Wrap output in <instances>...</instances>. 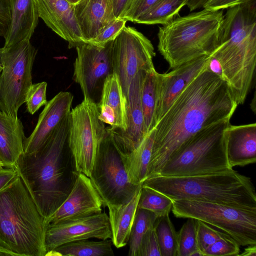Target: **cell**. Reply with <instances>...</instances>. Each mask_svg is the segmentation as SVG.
Listing matches in <instances>:
<instances>
[{
  "label": "cell",
  "mask_w": 256,
  "mask_h": 256,
  "mask_svg": "<svg viewBox=\"0 0 256 256\" xmlns=\"http://www.w3.org/2000/svg\"><path fill=\"white\" fill-rule=\"evenodd\" d=\"M238 106L222 76L208 66L199 73L176 96L154 128L146 179L156 176L180 146L201 129L230 120Z\"/></svg>",
  "instance_id": "1"
},
{
  "label": "cell",
  "mask_w": 256,
  "mask_h": 256,
  "mask_svg": "<svg viewBox=\"0 0 256 256\" xmlns=\"http://www.w3.org/2000/svg\"><path fill=\"white\" fill-rule=\"evenodd\" d=\"M70 113L38 151L24 153L16 166L46 220L70 193L79 174L69 146Z\"/></svg>",
  "instance_id": "2"
},
{
  "label": "cell",
  "mask_w": 256,
  "mask_h": 256,
  "mask_svg": "<svg viewBox=\"0 0 256 256\" xmlns=\"http://www.w3.org/2000/svg\"><path fill=\"white\" fill-rule=\"evenodd\" d=\"M211 56L220 63L237 104H244L256 66V0L228 8L219 44Z\"/></svg>",
  "instance_id": "3"
},
{
  "label": "cell",
  "mask_w": 256,
  "mask_h": 256,
  "mask_svg": "<svg viewBox=\"0 0 256 256\" xmlns=\"http://www.w3.org/2000/svg\"><path fill=\"white\" fill-rule=\"evenodd\" d=\"M47 226L18 174L0 190V256H46Z\"/></svg>",
  "instance_id": "4"
},
{
  "label": "cell",
  "mask_w": 256,
  "mask_h": 256,
  "mask_svg": "<svg viewBox=\"0 0 256 256\" xmlns=\"http://www.w3.org/2000/svg\"><path fill=\"white\" fill-rule=\"evenodd\" d=\"M142 184L172 200L206 202L256 208V192L250 178L233 168L191 176H158L146 180Z\"/></svg>",
  "instance_id": "5"
},
{
  "label": "cell",
  "mask_w": 256,
  "mask_h": 256,
  "mask_svg": "<svg viewBox=\"0 0 256 256\" xmlns=\"http://www.w3.org/2000/svg\"><path fill=\"white\" fill-rule=\"evenodd\" d=\"M224 15L222 10L204 8L160 27L158 48L170 68L211 56L220 42Z\"/></svg>",
  "instance_id": "6"
},
{
  "label": "cell",
  "mask_w": 256,
  "mask_h": 256,
  "mask_svg": "<svg viewBox=\"0 0 256 256\" xmlns=\"http://www.w3.org/2000/svg\"><path fill=\"white\" fill-rule=\"evenodd\" d=\"M230 124V120H226L201 129L180 146L156 176H191L232 168L227 160L224 136Z\"/></svg>",
  "instance_id": "7"
},
{
  "label": "cell",
  "mask_w": 256,
  "mask_h": 256,
  "mask_svg": "<svg viewBox=\"0 0 256 256\" xmlns=\"http://www.w3.org/2000/svg\"><path fill=\"white\" fill-rule=\"evenodd\" d=\"M172 210L178 218H192L217 228L240 246L256 244V208L216 202L172 200Z\"/></svg>",
  "instance_id": "8"
},
{
  "label": "cell",
  "mask_w": 256,
  "mask_h": 256,
  "mask_svg": "<svg viewBox=\"0 0 256 256\" xmlns=\"http://www.w3.org/2000/svg\"><path fill=\"white\" fill-rule=\"evenodd\" d=\"M37 50L30 40L0 48V110L18 118L32 85V70Z\"/></svg>",
  "instance_id": "9"
},
{
  "label": "cell",
  "mask_w": 256,
  "mask_h": 256,
  "mask_svg": "<svg viewBox=\"0 0 256 256\" xmlns=\"http://www.w3.org/2000/svg\"><path fill=\"white\" fill-rule=\"evenodd\" d=\"M90 178L104 206L108 208H118L128 203L142 185L130 182L118 148L107 128Z\"/></svg>",
  "instance_id": "10"
},
{
  "label": "cell",
  "mask_w": 256,
  "mask_h": 256,
  "mask_svg": "<svg viewBox=\"0 0 256 256\" xmlns=\"http://www.w3.org/2000/svg\"><path fill=\"white\" fill-rule=\"evenodd\" d=\"M97 104L84 100L70 112V150L77 171L90 177L106 128Z\"/></svg>",
  "instance_id": "11"
},
{
  "label": "cell",
  "mask_w": 256,
  "mask_h": 256,
  "mask_svg": "<svg viewBox=\"0 0 256 256\" xmlns=\"http://www.w3.org/2000/svg\"><path fill=\"white\" fill-rule=\"evenodd\" d=\"M114 40L104 45L82 42L76 48L77 57L74 64V80L82 90L84 99L98 104L104 86L114 74L112 62Z\"/></svg>",
  "instance_id": "12"
},
{
  "label": "cell",
  "mask_w": 256,
  "mask_h": 256,
  "mask_svg": "<svg viewBox=\"0 0 256 256\" xmlns=\"http://www.w3.org/2000/svg\"><path fill=\"white\" fill-rule=\"evenodd\" d=\"M155 56L151 42L132 27L126 26L114 40V70L118 77L125 98L132 81L138 72L154 68L153 58Z\"/></svg>",
  "instance_id": "13"
},
{
  "label": "cell",
  "mask_w": 256,
  "mask_h": 256,
  "mask_svg": "<svg viewBox=\"0 0 256 256\" xmlns=\"http://www.w3.org/2000/svg\"><path fill=\"white\" fill-rule=\"evenodd\" d=\"M108 216L105 212L67 220L47 226L45 245L47 252L64 244L96 238L112 239Z\"/></svg>",
  "instance_id": "14"
},
{
  "label": "cell",
  "mask_w": 256,
  "mask_h": 256,
  "mask_svg": "<svg viewBox=\"0 0 256 256\" xmlns=\"http://www.w3.org/2000/svg\"><path fill=\"white\" fill-rule=\"evenodd\" d=\"M211 56L178 66L170 72L156 74L154 127L176 96L199 73L208 66Z\"/></svg>",
  "instance_id": "15"
},
{
  "label": "cell",
  "mask_w": 256,
  "mask_h": 256,
  "mask_svg": "<svg viewBox=\"0 0 256 256\" xmlns=\"http://www.w3.org/2000/svg\"><path fill=\"white\" fill-rule=\"evenodd\" d=\"M148 70L138 72L130 84L126 98L127 116L126 128L124 132H113V136L122 156L134 150L148 134L141 104V92L143 80Z\"/></svg>",
  "instance_id": "16"
},
{
  "label": "cell",
  "mask_w": 256,
  "mask_h": 256,
  "mask_svg": "<svg viewBox=\"0 0 256 256\" xmlns=\"http://www.w3.org/2000/svg\"><path fill=\"white\" fill-rule=\"evenodd\" d=\"M103 206V200L90 178L80 172L67 198L46 222L48 225L100 213Z\"/></svg>",
  "instance_id": "17"
},
{
  "label": "cell",
  "mask_w": 256,
  "mask_h": 256,
  "mask_svg": "<svg viewBox=\"0 0 256 256\" xmlns=\"http://www.w3.org/2000/svg\"><path fill=\"white\" fill-rule=\"evenodd\" d=\"M38 16L55 33L68 43V48L86 42L74 12L67 0H36Z\"/></svg>",
  "instance_id": "18"
},
{
  "label": "cell",
  "mask_w": 256,
  "mask_h": 256,
  "mask_svg": "<svg viewBox=\"0 0 256 256\" xmlns=\"http://www.w3.org/2000/svg\"><path fill=\"white\" fill-rule=\"evenodd\" d=\"M73 98L70 92H60L47 102L33 132L24 140V153L36 152L48 142L70 114Z\"/></svg>",
  "instance_id": "19"
},
{
  "label": "cell",
  "mask_w": 256,
  "mask_h": 256,
  "mask_svg": "<svg viewBox=\"0 0 256 256\" xmlns=\"http://www.w3.org/2000/svg\"><path fill=\"white\" fill-rule=\"evenodd\" d=\"M227 160L231 168L256 162V124H230L224 132Z\"/></svg>",
  "instance_id": "20"
},
{
  "label": "cell",
  "mask_w": 256,
  "mask_h": 256,
  "mask_svg": "<svg viewBox=\"0 0 256 256\" xmlns=\"http://www.w3.org/2000/svg\"><path fill=\"white\" fill-rule=\"evenodd\" d=\"M74 12L86 42L89 43L116 20L112 0H80Z\"/></svg>",
  "instance_id": "21"
},
{
  "label": "cell",
  "mask_w": 256,
  "mask_h": 256,
  "mask_svg": "<svg viewBox=\"0 0 256 256\" xmlns=\"http://www.w3.org/2000/svg\"><path fill=\"white\" fill-rule=\"evenodd\" d=\"M98 106L100 110L99 118L110 126L108 127L110 130H125L127 126L126 98L116 74L108 76L106 80Z\"/></svg>",
  "instance_id": "22"
},
{
  "label": "cell",
  "mask_w": 256,
  "mask_h": 256,
  "mask_svg": "<svg viewBox=\"0 0 256 256\" xmlns=\"http://www.w3.org/2000/svg\"><path fill=\"white\" fill-rule=\"evenodd\" d=\"M26 138L21 120L0 110V164L3 168L16 169L24 153Z\"/></svg>",
  "instance_id": "23"
},
{
  "label": "cell",
  "mask_w": 256,
  "mask_h": 256,
  "mask_svg": "<svg viewBox=\"0 0 256 256\" xmlns=\"http://www.w3.org/2000/svg\"><path fill=\"white\" fill-rule=\"evenodd\" d=\"M12 14L10 29L4 38V48L30 40L38 22L36 0H10Z\"/></svg>",
  "instance_id": "24"
},
{
  "label": "cell",
  "mask_w": 256,
  "mask_h": 256,
  "mask_svg": "<svg viewBox=\"0 0 256 256\" xmlns=\"http://www.w3.org/2000/svg\"><path fill=\"white\" fill-rule=\"evenodd\" d=\"M142 185L131 200L118 208H108L112 234V244L117 248L126 246L128 242Z\"/></svg>",
  "instance_id": "25"
},
{
  "label": "cell",
  "mask_w": 256,
  "mask_h": 256,
  "mask_svg": "<svg viewBox=\"0 0 256 256\" xmlns=\"http://www.w3.org/2000/svg\"><path fill=\"white\" fill-rule=\"evenodd\" d=\"M154 135L153 128L134 150L128 154L121 155L128 180L133 184H142L146 179Z\"/></svg>",
  "instance_id": "26"
},
{
  "label": "cell",
  "mask_w": 256,
  "mask_h": 256,
  "mask_svg": "<svg viewBox=\"0 0 256 256\" xmlns=\"http://www.w3.org/2000/svg\"><path fill=\"white\" fill-rule=\"evenodd\" d=\"M110 239L100 241L80 240L63 244L48 252L46 256H112Z\"/></svg>",
  "instance_id": "27"
},
{
  "label": "cell",
  "mask_w": 256,
  "mask_h": 256,
  "mask_svg": "<svg viewBox=\"0 0 256 256\" xmlns=\"http://www.w3.org/2000/svg\"><path fill=\"white\" fill-rule=\"evenodd\" d=\"M188 0H160L142 14L136 23L164 24L172 19Z\"/></svg>",
  "instance_id": "28"
},
{
  "label": "cell",
  "mask_w": 256,
  "mask_h": 256,
  "mask_svg": "<svg viewBox=\"0 0 256 256\" xmlns=\"http://www.w3.org/2000/svg\"><path fill=\"white\" fill-rule=\"evenodd\" d=\"M156 72L154 68L146 72L142 88L141 104L148 134L154 128Z\"/></svg>",
  "instance_id": "29"
},
{
  "label": "cell",
  "mask_w": 256,
  "mask_h": 256,
  "mask_svg": "<svg viewBox=\"0 0 256 256\" xmlns=\"http://www.w3.org/2000/svg\"><path fill=\"white\" fill-rule=\"evenodd\" d=\"M157 218L156 216L150 210L137 209L128 242V256H139L142 239L146 232L154 226Z\"/></svg>",
  "instance_id": "30"
},
{
  "label": "cell",
  "mask_w": 256,
  "mask_h": 256,
  "mask_svg": "<svg viewBox=\"0 0 256 256\" xmlns=\"http://www.w3.org/2000/svg\"><path fill=\"white\" fill-rule=\"evenodd\" d=\"M161 256H177L178 232L169 214L158 217L154 224Z\"/></svg>",
  "instance_id": "31"
},
{
  "label": "cell",
  "mask_w": 256,
  "mask_h": 256,
  "mask_svg": "<svg viewBox=\"0 0 256 256\" xmlns=\"http://www.w3.org/2000/svg\"><path fill=\"white\" fill-rule=\"evenodd\" d=\"M172 208V200L163 194L142 184L138 208L150 210L158 218L169 214Z\"/></svg>",
  "instance_id": "32"
},
{
  "label": "cell",
  "mask_w": 256,
  "mask_h": 256,
  "mask_svg": "<svg viewBox=\"0 0 256 256\" xmlns=\"http://www.w3.org/2000/svg\"><path fill=\"white\" fill-rule=\"evenodd\" d=\"M198 250L196 220L188 218L178 232L177 256H192Z\"/></svg>",
  "instance_id": "33"
},
{
  "label": "cell",
  "mask_w": 256,
  "mask_h": 256,
  "mask_svg": "<svg viewBox=\"0 0 256 256\" xmlns=\"http://www.w3.org/2000/svg\"><path fill=\"white\" fill-rule=\"evenodd\" d=\"M240 246L226 234L205 250L204 256H237L240 252Z\"/></svg>",
  "instance_id": "34"
},
{
  "label": "cell",
  "mask_w": 256,
  "mask_h": 256,
  "mask_svg": "<svg viewBox=\"0 0 256 256\" xmlns=\"http://www.w3.org/2000/svg\"><path fill=\"white\" fill-rule=\"evenodd\" d=\"M198 248L202 252L214 242L222 238L224 232L214 228L211 226L196 220Z\"/></svg>",
  "instance_id": "35"
},
{
  "label": "cell",
  "mask_w": 256,
  "mask_h": 256,
  "mask_svg": "<svg viewBox=\"0 0 256 256\" xmlns=\"http://www.w3.org/2000/svg\"><path fill=\"white\" fill-rule=\"evenodd\" d=\"M46 82L32 84L26 97V104L28 112L34 114L40 108L47 103Z\"/></svg>",
  "instance_id": "36"
},
{
  "label": "cell",
  "mask_w": 256,
  "mask_h": 256,
  "mask_svg": "<svg viewBox=\"0 0 256 256\" xmlns=\"http://www.w3.org/2000/svg\"><path fill=\"white\" fill-rule=\"evenodd\" d=\"M126 22L122 18L116 19L89 43L96 45H104L110 41L114 40L126 26Z\"/></svg>",
  "instance_id": "37"
},
{
  "label": "cell",
  "mask_w": 256,
  "mask_h": 256,
  "mask_svg": "<svg viewBox=\"0 0 256 256\" xmlns=\"http://www.w3.org/2000/svg\"><path fill=\"white\" fill-rule=\"evenodd\" d=\"M139 256H161L154 226L150 228L144 236L140 246Z\"/></svg>",
  "instance_id": "38"
},
{
  "label": "cell",
  "mask_w": 256,
  "mask_h": 256,
  "mask_svg": "<svg viewBox=\"0 0 256 256\" xmlns=\"http://www.w3.org/2000/svg\"><path fill=\"white\" fill-rule=\"evenodd\" d=\"M160 0H133L122 18L136 22L142 14L146 12Z\"/></svg>",
  "instance_id": "39"
},
{
  "label": "cell",
  "mask_w": 256,
  "mask_h": 256,
  "mask_svg": "<svg viewBox=\"0 0 256 256\" xmlns=\"http://www.w3.org/2000/svg\"><path fill=\"white\" fill-rule=\"evenodd\" d=\"M12 22V8L10 0H0V37L8 33Z\"/></svg>",
  "instance_id": "40"
},
{
  "label": "cell",
  "mask_w": 256,
  "mask_h": 256,
  "mask_svg": "<svg viewBox=\"0 0 256 256\" xmlns=\"http://www.w3.org/2000/svg\"><path fill=\"white\" fill-rule=\"evenodd\" d=\"M250 0H208L204 8L210 10H220L246 2Z\"/></svg>",
  "instance_id": "41"
},
{
  "label": "cell",
  "mask_w": 256,
  "mask_h": 256,
  "mask_svg": "<svg viewBox=\"0 0 256 256\" xmlns=\"http://www.w3.org/2000/svg\"><path fill=\"white\" fill-rule=\"evenodd\" d=\"M133 0H112L113 14L116 19L122 18Z\"/></svg>",
  "instance_id": "42"
},
{
  "label": "cell",
  "mask_w": 256,
  "mask_h": 256,
  "mask_svg": "<svg viewBox=\"0 0 256 256\" xmlns=\"http://www.w3.org/2000/svg\"><path fill=\"white\" fill-rule=\"evenodd\" d=\"M18 174L16 169L3 168L0 170V190L7 185Z\"/></svg>",
  "instance_id": "43"
},
{
  "label": "cell",
  "mask_w": 256,
  "mask_h": 256,
  "mask_svg": "<svg viewBox=\"0 0 256 256\" xmlns=\"http://www.w3.org/2000/svg\"><path fill=\"white\" fill-rule=\"evenodd\" d=\"M208 68L212 72L218 74L222 78L220 65L218 62L214 58L211 56Z\"/></svg>",
  "instance_id": "44"
},
{
  "label": "cell",
  "mask_w": 256,
  "mask_h": 256,
  "mask_svg": "<svg viewBox=\"0 0 256 256\" xmlns=\"http://www.w3.org/2000/svg\"><path fill=\"white\" fill-rule=\"evenodd\" d=\"M208 0H188L186 5L190 11H194L203 7Z\"/></svg>",
  "instance_id": "45"
},
{
  "label": "cell",
  "mask_w": 256,
  "mask_h": 256,
  "mask_svg": "<svg viewBox=\"0 0 256 256\" xmlns=\"http://www.w3.org/2000/svg\"><path fill=\"white\" fill-rule=\"evenodd\" d=\"M238 256H256V244L250 245Z\"/></svg>",
  "instance_id": "46"
},
{
  "label": "cell",
  "mask_w": 256,
  "mask_h": 256,
  "mask_svg": "<svg viewBox=\"0 0 256 256\" xmlns=\"http://www.w3.org/2000/svg\"><path fill=\"white\" fill-rule=\"evenodd\" d=\"M68 0L70 3L74 4L76 3H77L78 1H80V0Z\"/></svg>",
  "instance_id": "47"
},
{
  "label": "cell",
  "mask_w": 256,
  "mask_h": 256,
  "mask_svg": "<svg viewBox=\"0 0 256 256\" xmlns=\"http://www.w3.org/2000/svg\"><path fill=\"white\" fill-rule=\"evenodd\" d=\"M3 167L2 166V165L0 164V170L2 169Z\"/></svg>",
  "instance_id": "48"
}]
</instances>
